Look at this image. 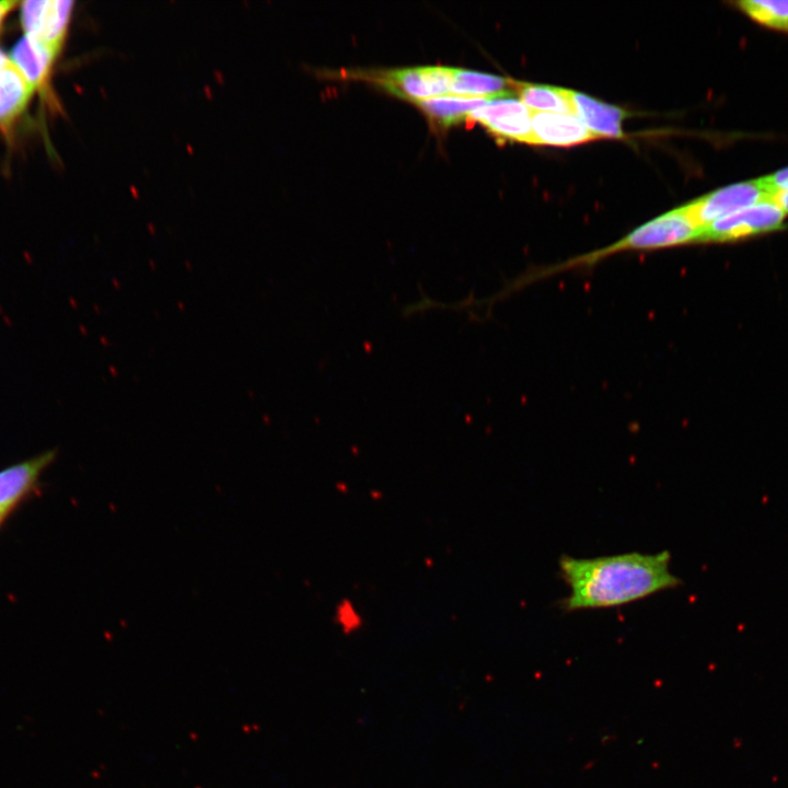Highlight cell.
<instances>
[{"mask_svg":"<svg viewBox=\"0 0 788 788\" xmlns=\"http://www.w3.org/2000/svg\"><path fill=\"white\" fill-rule=\"evenodd\" d=\"M671 554L639 552L580 558L563 555L559 572L569 593L566 611L624 605L682 583L670 570Z\"/></svg>","mask_w":788,"mask_h":788,"instance_id":"6da1fadb","label":"cell"},{"mask_svg":"<svg viewBox=\"0 0 788 788\" xmlns=\"http://www.w3.org/2000/svg\"><path fill=\"white\" fill-rule=\"evenodd\" d=\"M702 241V230L693 222L684 206L672 209L633 230L617 242L571 259L561 265L541 270L540 277L572 267L587 266L624 251L658 250Z\"/></svg>","mask_w":788,"mask_h":788,"instance_id":"7a4b0ae2","label":"cell"},{"mask_svg":"<svg viewBox=\"0 0 788 788\" xmlns=\"http://www.w3.org/2000/svg\"><path fill=\"white\" fill-rule=\"evenodd\" d=\"M774 188L766 176L730 184L684 205L693 222L702 230L739 210L769 199Z\"/></svg>","mask_w":788,"mask_h":788,"instance_id":"3957f363","label":"cell"},{"mask_svg":"<svg viewBox=\"0 0 788 788\" xmlns=\"http://www.w3.org/2000/svg\"><path fill=\"white\" fill-rule=\"evenodd\" d=\"M389 93L417 103L427 99L450 94L452 68L444 66H418L363 72L362 77Z\"/></svg>","mask_w":788,"mask_h":788,"instance_id":"277c9868","label":"cell"},{"mask_svg":"<svg viewBox=\"0 0 788 788\" xmlns=\"http://www.w3.org/2000/svg\"><path fill=\"white\" fill-rule=\"evenodd\" d=\"M786 216L769 198L708 224L700 242H729L774 232L784 227Z\"/></svg>","mask_w":788,"mask_h":788,"instance_id":"5b68a950","label":"cell"},{"mask_svg":"<svg viewBox=\"0 0 788 788\" xmlns=\"http://www.w3.org/2000/svg\"><path fill=\"white\" fill-rule=\"evenodd\" d=\"M532 112L513 93L489 99L468 120L479 123L498 140L532 144Z\"/></svg>","mask_w":788,"mask_h":788,"instance_id":"8992f818","label":"cell"},{"mask_svg":"<svg viewBox=\"0 0 788 788\" xmlns=\"http://www.w3.org/2000/svg\"><path fill=\"white\" fill-rule=\"evenodd\" d=\"M55 457L56 450H49L0 471V522L34 489L42 472Z\"/></svg>","mask_w":788,"mask_h":788,"instance_id":"52a82bcc","label":"cell"},{"mask_svg":"<svg viewBox=\"0 0 788 788\" xmlns=\"http://www.w3.org/2000/svg\"><path fill=\"white\" fill-rule=\"evenodd\" d=\"M532 144L570 147L599 139L573 114L532 112Z\"/></svg>","mask_w":788,"mask_h":788,"instance_id":"ba28073f","label":"cell"},{"mask_svg":"<svg viewBox=\"0 0 788 788\" xmlns=\"http://www.w3.org/2000/svg\"><path fill=\"white\" fill-rule=\"evenodd\" d=\"M569 96L572 114L599 139L623 136V109L571 90Z\"/></svg>","mask_w":788,"mask_h":788,"instance_id":"9c48e42d","label":"cell"},{"mask_svg":"<svg viewBox=\"0 0 788 788\" xmlns=\"http://www.w3.org/2000/svg\"><path fill=\"white\" fill-rule=\"evenodd\" d=\"M57 54L43 40L25 34L11 50L10 61L35 91L44 84Z\"/></svg>","mask_w":788,"mask_h":788,"instance_id":"30bf717a","label":"cell"},{"mask_svg":"<svg viewBox=\"0 0 788 788\" xmlns=\"http://www.w3.org/2000/svg\"><path fill=\"white\" fill-rule=\"evenodd\" d=\"M489 99L444 94L415 103L437 128L447 129L468 119Z\"/></svg>","mask_w":788,"mask_h":788,"instance_id":"8fae6325","label":"cell"},{"mask_svg":"<svg viewBox=\"0 0 788 788\" xmlns=\"http://www.w3.org/2000/svg\"><path fill=\"white\" fill-rule=\"evenodd\" d=\"M512 93L531 111L572 114L570 90L510 79Z\"/></svg>","mask_w":788,"mask_h":788,"instance_id":"7c38bea8","label":"cell"},{"mask_svg":"<svg viewBox=\"0 0 788 788\" xmlns=\"http://www.w3.org/2000/svg\"><path fill=\"white\" fill-rule=\"evenodd\" d=\"M33 92L11 61L0 69V127H8L24 111Z\"/></svg>","mask_w":788,"mask_h":788,"instance_id":"4fadbf2b","label":"cell"},{"mask_svg":"<svg viewBox=\"0 0 788 788\" xmlns=\"http://www.w3.org/2000/svg\"><path fill=\"white\" fill-rule=\"evenodd\" d=\"M507 93H512L510 79L475 70L452 68L450 94L491 99Z\"/></svg>","mask_w":788,"mask_h":788,"instance_id":"5bb4252c","label":"cell"},{"mask_svg":"<svg viewBox=\"0 0 788 788\" xmlns=\"http://www.w3.org/2000/svg\"><path fill=\"white\" fill-rule=\"evenodd\" d=\"M733 5L753 22L788 34V0H741Z\"/></svg>","mask_w":788,"mask_h":788,"instance_id":"9a60e30c","label":"cell"},{"mask_svg":"<svg viewBox=\"0 0 788 788\" xmlns=\"http://www.w3.org/2000/svg\"><path fill=\"white\" fill-rule=\"evenodd\" d=\"M72 5L73 2L68 0L51 1L49 14L40 40L57 53H59L66 35Z\"/></svg>","mask_w":788,"mask_h":788,"instance_id":"2e32d148","label":"cell"},{"mask_svg":"<svg viewBox=\"0 0 788 788\" xmlns=\"http://www.w3.org/2000/svg\"><path fill=\"white\" fill-rule=\"evenodd\" d=\"M50 5V0H28L22 3L21 21L26 35L40 39Z\"/></svg>","mask_w":788,"mask_h":788,"instance_id":"e0dca14e","label":"cell"},{"mask_svg":"<svg viewBox=\"0 0 788 788\" xmlns=\"http://www.w3.org/2000/svg\"><path fill=\"white\" fill-rule=\"evenodd\" d=\"M336 623L345 633H352L360 628L362 618L350 601H341L336 607Z\"/></svg>","mask_w":788,"mask_h":788,"instance_id":"ac0fdd59","label":"cell"},{"mask_svg":"<svg viewBox=\"0 0 788 788\" xmlns=\"http://www.w3.org/2000/svg\"><path fill=\"white\" fill-rule=\"evenodd\" d=\"M768 183L775 189L788 188V166L766 175Z\"/></svg>","mask_w":788,"mask_h":788,"instance_id":"d6986e66","label":"cell"},{"mask_svg":"<svg viewBox=\"0 0 788 788\" xmlns=\"http://www.w3.org/2000/svg\"><path fill=\"white\" fill-rule=\"evenodd\" d=\"M770 199L788 215V188L775 189Z\"/></svg>","mask_w":788,"mask_h":788,"instance_id":"ffe728a7","label":"cell"},{"mask_svg":"<svg viewBox=\"0 0 788 788\" xmlns=\"http://www.w3.org/2000/svg\"><path fill=\"white\" fill-rule=\"evenodd\" d=\"M16 2L14 1H1L0 2V23L5 16V14L12 9L13 5H15Z\"/></svg>","mask_w":788,"mask_h":788,"instance_id":"44dd1931","label":"cell"},{"mask_svg":"<svg viewBox=\"0 0 788 788\" xmlns=\"http://www.w3.org/2000/svg\"><path fill=\"white\" fill-rule=\"evenodd\" d=\"M10 59L5 57V55L0 50V69L3 68Z\"/></svg>","mask_w":788,"mask_h":788,"instance_id":"7402d4cb","label":"cell"}]
</instances>
